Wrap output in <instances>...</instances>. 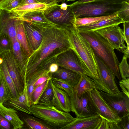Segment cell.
Here are the masks:
<instances>
[{"instance_id": "obj_8", "label": "cell", "mask_w": 129, "mask_h": 129, "mask_svg": "<svg viewBox=\"0 0 129 129\" xmlns=\"http://www.w3.org/2000/svg\"><path fill=\"white\" fill-rule=\"evenodd\" d=\"M70 97L71 111L75 114L76 117H86L97 114L89 92H86L79 96L73 91Z\"/></svg>"}, {"instance_id": "obj_40", "label": "cell", "mask_w": 129, "mask_h": 129, "mask_svg": "<svg viewBox=\"0 0 129 129\" xmlns=\"http://www.w3.org/2000/svg\"><path fill=\"white\" fill-rule=\"evenodd\" d=\"M51 73H49L39 78L34 84V88L42 84L46 80L52 79Z\"/></svg>"}, {"instance_id": "obj_37", "label": "cell", "mask_w": 129, "mask_h": 129, "mask_svg": "<svg viewBox=\"0 0 129 129\" xmlns=\"http://www.w3.org/2000/svg\"><path fill=\"white\" fill-rule=\"evenodd\" d=\"M127 59L123 56L121 62L119 64V73L122 79L129 77V65L127 62Z\"/></svg>"}, {"instance_id": "obj_45", "label": "cell", "mask_w": 129, "mask_h": 129, "mask_svg": "<svg viewBox=\"0 0 129 129\" xmlns=\"http://www.w3.org/2000/svg\"><path fill=\"white\" fill-rule=\"evenodd\" d=\"M59 66L55 63H53L50 64L49 67V70L50 72L52 73L57 71Z\"/></svg>"}, {"instance_id": "obj_12", "label": "cell", "mask_w": 129, "mask_h": 129, "mask_svg": "<svg viewBox=\"0 0 129 129\" xmlns=\"http://www.w3.org/2000/svg\"><path fill=\"white\" fill-rule=\"evenodd\" d=\"M99 91L104 100L114 110L120 118L129 114V97L122 92L112 94Z\"/></svg>"}, {"instance_id": "obj_5", "label": "cell", "mask_w": 129, "mask_h": 129, "mask_svg": "<svg viewBox=\"0 0 129 129\" xmlns=\"http://www.w3.org/2000/svg\"><path fill=\"white\" fill-rule=\"evenodd\" d=\"M30 110L34 116L42 119L53 129H61L76 119L69 112L59 110L53 105L32 104Z\"/></svg>"}, {"instance_id": "obj_10", "label": "cell", "mask_w": 129, "mask_h": 129, "mask_svg": "<svg viewBox=\"0 0 129 129\" xmlns=\"http://www.w3.org/2000/svg\"><path fill=\"white\" fill-rule=\"evenodd\" d=\"M89 92L97 114L109 121L116 123L120 121V118L104 100L99 90L95 88Z\"/></svg>"}, {"instance_id": "obj_16", "label": "cell", "mask_w": 129, "mask_h": 129, "mask_svg": "<svg viewBox=\"0 0 129 129\" xmlns=\"http://www.w3.org/2000/svg\"><path fill=\"white\" fill-rule=\"evenodd\" d=\"M9 12L1 10L0 12V36L7 34L11 40L16 38V26L18 20L11 18Z\"/></svg>"}, {"instance_id": "obj_21", "label": "cell", "mask_w": 129, "mask_h": 129, "mask_svg": "<svg viewBox=\"0 0 129 129\" xmlns=\"http://www.w3.org/2000/svg\"><path fill=\"white\" fill-rule=\"evenodd\" d=\"M0 114L11 124L13 129H22L23 122L20 118L16 109L7 108L2 103H0Z\"/></svg>"}, {"instance_id": "obj_2", "label": "cell", "mask_w": 129, "mask_h": 129, "mask_svg": "<svg viewBox=\"0 0 129 129\" xmlns=\"http://www.w3.org/2000/svg\"><path fill=\"white\" fill-rule=\"evenodd\" d=\"M72 49L75 53L87 75L91 78H98L95 56L89 43L73 26L67 27Z\"/></svg>"}, {"instance_id": "obj_47", "label": "cell", "mask_w": 129, "mask_h": 129, "mask_svg": "<svg viewBox=\"0 0 129 129\" xmlns=\"http://www.w3.org/2000/svg\"><path fill=\"white\" fill-rule=\"evenodd\" d=\"M124 56L126 57L127 58H129V46H127L126 49L124 52Z\"/></svg>"}, {"instance_id": "obj_15", "label": "cell", "mask_w": 129, "mask_h": 129, "mask_svg": "<svg viewBox=\"0 0 129 129\" xmlns=\"http://www.w3.org/2000/svg\"><path fill=\"white\" fill-rule=\"evenodd\" d=\"M101 119L97 114L86 117H76L61 129H98Z\"/></svg>"}, {"instance_id": "obj_20", "label": "cell", "mask_w": 129, "mask_h": 129, "mask_svg": "<svg viewBox=\"0 0 129 129\" xmlns=\"http://www.w3.org/2000/svg\"><path fill=\"white\" fill-rule=\"evenodd\" d=\"M11 41L12 44L11 51L18 68L25 81V74L28 58L23 53L16 38L13 39Z\"/></svg>"}, {"instance_id": "obj_41", "label": "cell", "mask_w": 129, "mask_h": 129, "mask_svg": "<svg viewBox=\"0 0 129 129\" xmlns=\"http://www.w3.org/2000/svg\"><path fill=\"white\" fill-rule=\"evenodd\" d=\"M11 126L10 123L0 114V129H10Z\"/></svg>"}, {"instance_id": "obj_26", "label": "cell", "mask_w": 129, "mask_h": 129, "mask_svg": "<svg viewBox=\"0 0 129 129\" xmlns=\"http://www.w3.org/2000/svg\"><path fill=\"white\" fill-rule=\"evenodd\" d=\"M21 119L23 122L22 128L31 129H53L50 126L40 119L24 113Z\"/></svg>"}, {"instance_id": "obj_24", "label": "cell", "mask_w": 129, "mask_h": 129, "mask_svg": "<svg viewBox=\"0 0 129 129\" xmlns=\"http://www.w3.org/2000/svg\"><path fill=\"white\" fill-rule=\"evenodd\" d=\"M49 5L39 3L24 4L13 9L9 12L11 17L21 16L31 12L44 11Z\"/></svg>"}, {"instance_id": "obj_22", "label": "cell", "mask_w": 129, "mask_h": 129, "mask_svg": "<svg viewBox=\"0 0 129 129\" xmlns=\"http://www.w3.org/2000/svg\"><path fill=\"white\" fill-rule=\"evenodd\" d=\"M80 77V74L60 67H59L57 71L51 74L52 79L62 80L70 83L73 88L77 84Z\"/></svg>"}, {"instance_id": "obj_29", "label": "cell", "mask_w": 129, "mask_h": 129, "mask_svg": "<svg viewBox=\"0 0 129 129\" xmlns=\"http://www.w3.org/2000/svg\"><path fill=\"white\" fill-rule=\"evenodd\" d=\"M117 13L100 16L75 18L73 26L76 27L93 24L100 21L116 17L117 16Z\"/></svg>"}, {"instance_id": "obj_39", "label": "cell", "mask_w": 129, "mask_h": 129, "mask_svg": "<svg viewBox=\"0 0 129 129\" xmlns=\"http://www.w3.org/2000/svg\"><path fill=\"white\" fill-rule=\"evenodd\" d=\"M119 85L122 92L129 97V78L122 79L119 81Z\"/></svg>"}, {"instance_id": "obj_42", "label": "cell", "mask_w": 129, "mask_h": 129, "mask_svg": "<svg viewBox=\"0 0 129 129\" xmlns=\"http://www.w3.org/2000/svg\"><path fill=\"white\" fill-rule=\"evenodd\" d=\"M123 31L125 41L127 46L129 45V22H124L123 23Z\"/></svg>"}, {"instance_id": "obj_28", "label": "cell", "mask_w": 129, "mask_h": 129, "mask_svg": "<svg viewBox=\"0 0 129 129\" xmlns=\"http://www.w3.org/2000/svg\"><path fill=\"white\" fill-rule=\"evenodd\" d=\"M0 72L9 91L11 98L16 97L18 95L19 93L4 61L0 64Z\"/></svg>"}, {"instance_id": "obj_46", "label": "cell", "mask_w": 129, "mask_h": 129, "mask_svg": "<svg viewBox=\"0 0 129 129\" xmlns=\"http://www.w3.org/2000/svg\"><path fill=\"white\" fill-rule=\"evenodd\" d=\"M38 3L37 0H23L22 4L21 5L31 3Z\"/></svg>"}, {"instance_id": "obj_53", "label": "cell", "mask_w": 129, "mask_h": 129, "mask_svg": "<svg viewBox=\"0 0 129 129\" xmlns=\"http://www.w3.org/2000/svg\"><path fill=\"white\" fill-rule=\"evenodd\" d=\"M1 10H0V12Z\"/></svg>"}, {"instance_id": "obj_13", "label": "cell", "mask_w": 129, "mask_h": 129, "mask_svg": "<svg viewBox=\"0 0 129 129\" xmlns=\"http://www.w3.org/2000/svg\"><path fill=\"white\" fill-rule=\"evenodd\" d=\"M56 63L59 67L87 75L78 56L72 49L59 54L56 59Z\"/></svg>"}, {"instance_id": "obj_36", "label": "cell", "mask_w": 129, "mask_h": 129, "mask_svg": "<svg viewBox=\"0 0 129 129\" xmlns=\"http://www.w3.org/2000/svg\"><path fill=\"white\" fill-rule=\"evenodd\" d=\"M12 44L11 39L8 35L3 34L0 36V53L3 51L12 50Z\"/></svg>"}, {"instance_id": "obj_11", "label": "cell", "mask_w": 129, "mask_h": 129, "mask_svg": "<svg viewBox=\"0 0 129 129\" xmlns=\"http://www.w3.org/2000/svg\"><path fill=\"white\" fill-rule=\"evenodd\" d=\"M95 31L105 38L114 49L123 53L126 46L125 44L123 30L118 25L108 27Z\"/></svg>"}, {"instance_id": "obj_25", "label": "cell", "mask_w": 129, "mask_h": 129, "mask_svg": "<svg viewBox=\"0 0 129 129\" xmlns=\"http://www.w3.org/2000/svg\"><path fill=\"white\" fill-rule=\"evenodd\" d=\"M16 30L17 39L20 45L23 53L28 58L33 52L29 46L22 21L18 20L16 25Z\"/></svg>"}, {"instance_id": "obj_17", "label": "cell", "mask_w": 129, "mask_h": 129, "mask_svg": "<svg viewBox=\"0 0 129 129\" xmlns=\"http://www.w3.org/2000/svg\"><path fill=\"white\" fill-rule=\"evenodd\" d=\"M54 96L52 105L58 110L66 112L71 111L72 108L70 96L64 91L56 87L51 82Z\"/></svg>"}, {"instance_id": "obj_23", "label": "cell", "mask_w": 129, "mask_h": 129, "mask_svg": "<svg viewBox=\"0 0 129 129\" xmlns=\"http://www.w3.org/2000/svg\"><path fill=\"white\" fill-rule=\"evenodd\" d=\"M124 22V21L123 20L117 16L114 17L99 21L93 24L76 28L78 30L95 31L96 30L108 27L119 25Z\"/></svg>"}, {"instance_id": "obj_44", "label": "cell", "mask_w": 129, "mask_h": 129, "mask_svg": "<svg viewBox=\"0 0 129 129\" xmlns=\"http://www.w3.org/2000/svg\"><path fill=\"white\" fill-rule=\"evenodd\" d=\"M57 0H37L39 3L44 4L47 5H51L57 3Z\"/></svg>"}, {"instance_id": "obj_9", "label": "cell", "mask_w": 129, "mask_h": 129, "mask_svg": "<svg viewBox=\"0 0 129 129\" xmlns=\"http://www.w3.org/2000/svg\"><path fill=\"white\" fill-rule=\"evenodd\" d=\"M0 56L3 60L9 73L12 79L18 93L24 90L25 84V80L17 65L12 51L2 52Z\"/></svg>"}, {"instance_id": "obj_48", "label": "cell", "mask_w": 129, "mask_h": 129, "mask_svg": "<svg viewBox=\"0 0 129 129\" xmlns=\"http://www.w3.org/2000/svg\"><path fill=\"white\" fill-rule=\"evenodd\" d=\"M94 0H78L75 2L77 3H83L91 2Z\"/></svg>"}, {"instance_id": "obj_43", "label": "cell", "mask_w": 129, "mask_h": 129, "mask_svg": "<svg viewBox=\"0 0 129 129\" xmlns=\"http://www.w3.org/2000/svg\"><path fill=\"white\" fill-rule=\"evenodd\" d=\"M98 129H109V121L102 117Z\"/></svg>"}, {"instance_id": "obj_1", "label": "cell", "mask_w": 129, "mask_h": 129, "mask_svg": "<svg viewBox=\"0 0 129 129\" xmlns=\"http://www.w3.org/2000/svg\"><path fill=\"white\" fill-rule=\"evenodd\" d=\"M71 49L67 27L55 25L46 29L43 33L40 45L28 58L25 83L37 71L49 69L51 64L56 63L59 54Z\"/></svg>"}, {"instance_id": "obj_3", "label": "cell", "mask_w": 129, "mask_h": 129, "mask_svg": "<svg viewBox=\"0 0 129 129\" xmlns=\"http://www.w3.org/2000/svg\"><path fill=\"white\" fill-rule=\"evenodd\" d=\"M78 31L89 43L95 55L104 61L115 76L120 80L118 67L120 63L114 49L108 40L95 31Z\"/></svg>"}, {"instance_id": "obj_4", "label": "cell", "mask_w": 129, "mask_h": 129, "mask_svg": "<svg viewBox=\"0 0 129 129\" xmlns=\"http://www.w3.org/2000/svg\"><path fill=\"white\" fill-rule=\"evenodd\" d=\"M129 0H94L83 3L70 5L75 18L107 16L116 13L122 2Z\"/></svg>"}, {"instance_id": "obj_19", "label": "cell", "mask_w": 129, "mask_h": 129, "mask_svg": "<svg viewBox=\"0 0 129 129\" xmlns=\"http://www.w3.org/2000/svg\"><path fill=\"white\" fill-rule=\"evenodd\" d=\"M7 102L12 108L23 113L32 114L26 85L23 91L19 93L17 96L14 98H11Z\"/></svg>"}, {"instance_id": "obj_33", "label": "cell", "mask_w": 129, "mask_h": 129, "mask_svg": "<svg viewBox=\"0 0 129 129\" xmlns=\"http://www.w3.org/2000/svg\"><path fill=\"white\" fill-rule=\"evenodd\" d=\"M10 98L9 92L0 72V103L4 104Z\"/></svg>"}, {"instance_id": "obj_35", "label": "cell", "mask_w": 129, "mask_h": 129, "mask_svg": "<svg viewBox=\"0 0 129 129\" xmlns=\"http://www.w3.org/2000/svg\"><path fill=\"white\" fill-rule=\"evenodd\" d=\"M23 0H5L0 3V10L9 12L13 9L21 5Z\"/></svg>"}, {"instance_id": "obj_30", "label": "cell", "mask_w": 129, "mask_h": 129, "mask_svg": "<svg viewBox=\"0 0 129 129\" xmlns=\"http://www.w3.org/2000/svg\"><path fill=\"white\" fill-rule=\"evenodd\" d=\"M52 79L49 80L47 86L39 100L38 104L46 105H52V101L54 93L52 86Z\"/></svg>"}, {"instance_id": "obj_50", "label": "cell", "mask_w": 129, "mask_h": 129, "mask_svg": "<svg viewBox=\"0 0 129 129\" xmlns=\"http://www.w3.org/2000/svg\"><path fill=\"white\" fill-rule=\"evenodd\" d=\"M3 62V59L0 56V64H1Z\"/></svg>"}, {"instance_id": "obj_54", "label": "cell", "mask_w": 129, "mask_h": 129, "mask_svg": "<svg viewBox=\"0 0 129 129\" xmlns=\"http://www.w3.org/2000/svg\"></svg>"}, {"instance_id": "obj_34", "label": "cell", "mask_w": 129, "mask_h": 129, "mask_svg": "<svg viewBox=\"0 0 129 129\" xmlns=\"http://www.w3.org/2000/svg\"><path fill=\"white\" fill-rule=\"evenodd\" d=\"M117 14L124 22H129V1H125L122 2L121 8Z\"/></svg>"}, {"instance_id": "obj_51", "label": "cell", "mask_w": 129, "mask_h": 129, "mask_svg": "<svg viewBox=\"0 0 129 129\" xmlns=\"http://www.w3.org/2000/svg\"><path fill=\"white\" fill-rule=\"evenodd\" d=\"M76 0H65V1H66L67 2H68L70 1H74Z\"/></svg>"}, {"instance_id": "obj_27", "label": "cell", "mask_w": 129, "mask_h": 129, "mask_svg": "<svg viewBox=\"0 0 129 129\" xmlns=\"http://www.w3.org/2000/svg\"><path fill=\"white\" fill-rule=\"evenodd\" d=\"M80 74V79L73 90L79 96L95 88L94 83L91 78L84 74Z\"/></svg>"}, {"instance_id": "obj_14", "label": "cell", "mask_w": 129, "mask_h": 129, "mask_svg": "<svg viewBox=\"0 0 129 129\" xmlns=\"http://www.w3.org/2000/svg\"><path fill=\"white\" fill-rule=\"evenodd\" d=\"M11 18L28 22L43 31L50 27L56 25L46 18L43 11L31 12L21 16Z\"/></svg>"}, {"instance_id": "obj_31", "label": "cell", "mask_w": 129, "mask_h": 129, "mask_svg": "<svg viewBox=\"0 0 129 129\" xmlns=\"http://www.w3.org/2000/svg\"><path fill=\"white\" fill-rule=\"evenodd\" d=\"M49 80L46 81L35 88L31 96L30 106L32 104H38L39 100L47 86Z\"/></svg>"}, {"instance_id": "obj_18", "label": "cell", "mask_w": 129, "mask_h": 129, "mask_svg": "<svg viewBox=\"0 0 129 129\" xmlns=\"http://www.w3.org/2000/svg\"><path fill=\"white\" fill-rule=\"evenodd\" d=\"M22 21L29 46L33 52L36 50L40 45L43 40L44 31L28 22Z\"/></svg>"}, {"instance_id": "obj_6", "label": "cell", "mask_w": 129, "mask_h": 129, "mask_svg": "<svg viewBox=\"0 0 129 129\" xmlns=\"http://www.w3.org/2000/svg\"><path fill=\"white\" fill-rule=\"evenodd\" d=\"M98 68V78H91L95 88L107 93L117 94L120 92L116 82L115 76L104 61L95 55Z\"/></svg>"}, {"instance_id": "obj_7", "label": "cell", "mask_w": 129, "mask_h": 129, "mask_svg": "<svg viewBox=\"0 0 129 129\" xmlns=\"http://www.w3.org/2000/svg\"><path fill=\"white\" fill-rule=\"evenodd\" d=\"M44 13L46 18L56 25L64 27L73 26L75 17L69 5L66 3L49 5Z\"/></svg>"}, {"instance_id": "obj_38", "label": "cell", "mask_w": 129, "mask_h": 129, "mask_svg": "<svg viewBox=\"0 0 129 129\" xmlns=\"http://www.w3.org/2000/svg\"><path fill=\"white\" fill-rule=\"evenodd\" d=\"M120 121L116 123L117 129H129V114L120 118Z\"/></svg>"}, {"instance_id": "obj_52", "label": "cell", "mask_w": 129, "mask_h": 129, "mask_svg": "<svg viewBox=\"0 0 129 129\" xmlns=\"http://www.w3.org/2000/svg\"><path fill=\"white\" fill-rule=\"evenodd\" d=\"M5 0H0V3L4 1Z\"/></svg>"}, {"instance_id": "obj_49", "label": "cell", "mask_w": 129, "mask_h": 129, "mask_svg": "<svg viewBox=\"0 0 129 129\" xmlns=\"http://www.w3.org/2000/svg\"><path fill=\"white\" fill-rule=\"evenodd\" d=\"M65 1V0H57V3H58L60 2H62V3H64Z\"/></svg>"}, {"instance_id": "obj_32", "label": "cell", "mask_w": 129, "mask_h": 129, "mask_svg": "<svg viewBox=\"0 0 129 129\" xmlns=\"http://www.w3.org/2000/svg\"><path fill=\"white\" fill-rule=\"evenodd\" d=\"M53 84L57 88L66 92L70 96L73 92L74 88L69 83L62 80L52 79Z\"/></svg>"}]
</instances>
